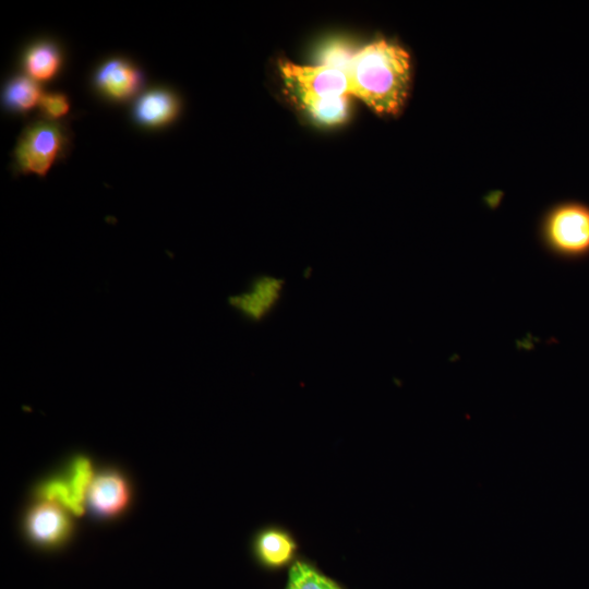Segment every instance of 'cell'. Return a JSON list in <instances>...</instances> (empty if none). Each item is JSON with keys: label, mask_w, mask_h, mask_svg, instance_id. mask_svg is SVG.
I'll return each instance as SVG.
<instances>
[{"label": "cell", "mask_w": 589, "mask_h": 589, "mask_svg": "<svg viewBox=\"0 0 589 589\" xmlns=\"http://www.w3.org/2000/svg\"><path fill=\"white\" fill-rule=\"evenodd\" d=\"M75 501L84 507L87 490L94 478L93 467L85 456L74 457L64 474Z\"/></svg>", "instance_id": "15"}, {"label": "cell", "mask_w": 589, "mask_h": 589, "mask_svg": "<svg viewBox=\"0 0 589 589\" xmlns=\"http://www.w3.org/2000/svg\"><path fill=\"white\" fill-rule=\"evenodd\" d=\"M347 75L350 94L378 113L395 115L408 95L411 59L398 44L377 39L354 52Z\"/></svg>", "instance_id": "1"}, {"label": "cell", "mask_w": 589, "mask_h": 589, "mask_svg": "<svg viewBox=\"0 0 589 589\" xmlns=\"http://www.w3.org/2000/svg\"><path fill=\"white\" fill-rule=\"evenodd\" d=\"M280 71L288 89L300 104L350 94L347 72L333 67H305L286 62L281 64Z\"/></svg>", "instance_id": "4"}, {"label": "cell", "mask_w": 589, "mask_h": 589, "mask_svg": "<svg viewBox=\"0 0 589 589\" xmlns=\"http://www.w3.org/2000/svg\"><path fill=\"white\" fill-rule=\"evenodd\" d=\"M301 105L312 118L323 124H338L348 115L347 96L308 100Z\"/></svg>", "instance_id": "14"}, {"label": "cell", "mask_w": 589, "mask_h": 589, "mask_svg": "<svg viewBox=\"0 0 589 589\" xmlns=\"http://www.w3.org/2000/svg\"><path fill=\"white\" fill-rule=\"evenodd\" d=\"M540 238L545 249L557 257L589 256V206L575 201L553 205L541 219Z\"/></svg>", "instance_id": "2"}, {"label": "cell", "mask_w": 589, "mask_h": 589, "mask_svg": "<svg viewBox=\"0 0 589 589\" xmlns=\"http://www.w3.org/2000/svg\"><path fill=\"white\" fill-rule=\"evenodd\" d=\"M252 552L261 566L275 570L290 566L297 560L298 543L287 529L266 526L253 537Z\"/></svg>", "instance_id": "8"}, {"label": "cell", "mask_w": 589, "mask_h": 589, "mask_svg": "<svg viewBox=\"0 0 589 589\" xmlns=\"http://www.w3.org/2000/svg\"><path fill=\"white\" fill-rule=\"evenodd\" d=\"M62 64L61 53L50 41H39L32 45L23 57L26 75L36 81L48 82L59 72Z\"/></svg>", "instance_id": "11"}, {"label": "cell", "mask_w": 589, "mask_h": 589, "mask_svg": "<svg viewBox=\"0 0 589 589\" xmlns=\"http://www.w3.org/2000/svg\"><path fill=\"white\" fill-rule=\"evenodd\" d=\"M39 109L47 120L55 121L69 112L70 103L62 93H48L43 95Z\"/></svg>", "instance_id": "17"}, {"label": "cell", "mask_w": 589, "mask_h": 589, "mask_svg": "<svg viewBox=\"0 0 589 589\" xmlns=\"http://www.w3.org/2000/svg\"><path fill=\"white\" fill-rule=\"evenodd\" d=\"M285 589H344V587L309 561L297 558L289 566Z\"/></svg>", "instance_id": "13"}, {"label": "cell", "mask_w": 589, "mask_h": 589, "mask_svg": "<svg viewBox=\"0 0 589 589\" xmlns=\"http://www.w3.org/2000/svg\"><path fill=\"white\" fill-rule=\"evenodd\" d=\"M130 498L131 488L125 476L117 469H105L94 474L85 503L95 516L111 518L124 512Z\"/></svg>", "instance_id": "7"}, {"label": "cell", "mask_w": 589, "mask_h": 589, "mask_svg": "<svg viewBox=\"0 0 589 589\" xmlns=\"http://www.w3.org/2000/svg\"><path fill=\"white\" fill-rule=\"evenodd\" d=\"M354 52L347 45L335 41L324 46L320 52V65L333 67L347 72Z\"/></svg>", "instance_id": "16"}, {"label": "cell", "mask_w": 589, "mask_h": 589, "mask_svg": "<svg viewBox=\"0 0 589 589\" xmlns=\"http://www.w3.org/2000/svg\"><path fill=\"white\" fill-rule=\"evenodd\" d=\"M70 514L57 503L38 500L25 514L24 529L28 539L41 548L61 545L72 532Z\"/></svg>", "instance_id": "5"}, {"label": "cell", "mask_w": 589, "mask_h": 589, "mask_svg": "<svg viewBox=\"0 0 589 589\" xmlns=\"http://www.w3.org/2000/svg\"><path fill=\"white\" fill-rule=\"evenodd\" d=\"M44 93L39 83L26 74L14 76L4 88L3 98L5 105L19 112H28L39 107Z\"/></svg>", "instance_id": "12"}, {"label": "cell", "mask_w": 589, "mask_h": 589, "mask_svg": "<svg viewBox=\"0 0 589 589\" xmlns=\"http://www.w3.org/2000/svg\"><path fill=\"white\" fill-rule=\"evenodd\" d=\"M142 84L143 76L140 70L121 58L107 60L95 74L97 89L115 101L132 98L141 89Z\"/></svg>", "instance_id": "9"}, {"label": "cell", "mask_w": 589, "mask_h": 589, "mask_svg": "<svg viewBox=\"0 0 589 589\" xmlns=\"http://www.w3.org/2000/svg\"><path fill=\"white\" fill-rule=\"evenodd\" d=\"M285 291V280L265 274L256 276L250 286L229 298V304L250 322L265 320L279 304Z\"/></svg>", "instance_id": "6"}, {"label": "cell", "mask_w": 589, "mask_h": 589, "mask_svg": "<svg viewBox=\"0 0 589 589\" xmlns=\"http://www.w3.org/2000/svg\"><path fill=\"white\" fill-rule=\"evenodd\" d=\"M179 112V101L173 93L155 88L144 93L134 106L137 122L158 128L169 124Z\"/></svg>", "instance_id": "10"}, {"label": "cell", "mask_w": 589, "mask_h": 589, "mask_svg": "<svg viewBox=\"0 0 589 589\" xmlns=\"http://www.w3.org/2000/svg\"><path fill=\"white\" fill-rule=\"evenodd\" d=\"M69 134L63 124L50 120L29 123L14 148V170L22 175L45 177L52 165L64 156Z\"/></svg>", "instance_id": "3"}]
</instances>
